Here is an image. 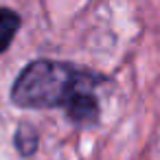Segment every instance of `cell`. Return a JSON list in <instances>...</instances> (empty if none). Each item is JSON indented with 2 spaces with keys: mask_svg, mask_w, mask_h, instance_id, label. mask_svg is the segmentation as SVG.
<instances>
[{
  "mask_svg": "<svg viewBox=\"0 0 160 160\" xmlns=\"http://www.w3.org/2000/svg\"><path fill=\"white\" fill-rule=\"evenodd\" d=\"M66 116L70 123H75L77 127H92L99 123V116H101V105H99V99L92 94V90H83V92H77L64 108Z\"/></svg>",
  "mask_w": 160,
  "mask_h": 160,
  "instance_id": "7a4b0ae2",
  "label": "cell"
},
{
  "mask_svg": "<svg viewBox=\"0 0 160 160\" xmlns=\"http://www.w3.org/2000/svg\"><path fill=\"white\" fill-rule=\"evenodd\" d=\"M38 142H40V136H38V132H35L33 125L24 123V125L18 127L16 138H13V145H16V149L22 156H33L35 149H38Z\"/></svg>",
  "mask_w": 160,
  "mask_h": 160,
  "instance_id": "277c9868",
  "label": "cell"
},
{
  "mask_svg": "<svg viewBox=\"0 0 160 160\" xmlns=\"http://www.w3.org/2000/svg\"><path fill=\"white\" fill-rule=\"evenodd\" d=\"M105 81L108 79L103 75L66 62L35 59L16 77L11 86V101L27 110L66 108L77 92L94 90Z\"/></svg>",
  "mask_w": 160,
  "mask_h": 160,
  "instance_id": "6da1fadb",
  "label": "cell"
},
{
  "mask_svg": "<svg viewBox=\"0 0 160 160\" xmlns=\"http://www.w3.org/2000/svg\"><path fill=\"white\" fill-rule=\"evenodd\" d=\"M20 24H22V18L13 9H5V7L0 9V55L11 46Z\"/></svg>",
  "mask_w": 160,
  "mask_h": 160,
  "instance_id": "3957f363",
  "label": "cell"
}]
</instances>
